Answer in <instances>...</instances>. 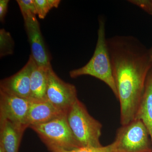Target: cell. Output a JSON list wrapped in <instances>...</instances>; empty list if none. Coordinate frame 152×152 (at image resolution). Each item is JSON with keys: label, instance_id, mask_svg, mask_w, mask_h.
<instances>
[{"label": "cell", "instance_id": "5b68a950", "mask_svg": "<svg viewBox=\"0 0 152 152\" xmlns=\"http://www.w3.org/2000/svg\"><path fill=\"white\" fill-rule=\"evenodd\" d=\"M117 152H152L149 132L142 121L134 120L117 131Z\"/></svg>", "mask_w": 152, "mask_h": 152}, {"label": "cell", "instance_id": "ffe728a7", "mask_svg": "<svg viewBox=\"0 0 152 152\" xmlns=\"http://www.w3.org/2000/svg\"><path fill=\"white\" fill-rule=\"evenodd\" d=\"M149 53L150 58L152 62V46L151 48L149 50Z\"/></svg>", "mask_w": 152, "mask_h": 152}, {"label": "cell", "instance_id": "3957f363", "mask_svg": "<svg viewBox=\"0 0 152 152\" xmlns=\"http://www.w3.org/2000/svg\"><path fill=\"white\" fill-rule=\"evenodd\" d=\"M67 118L71 130L81 146H103L100 140L102 124L90 115L78 99L68 110Z\"/></svg>", "mask_w": 152, "mask_h": 152}, {"label": "cell", "instance_id": "9c48e42d", "mask_svg": "<svg viewBox=\"0 0 152 152\" xmlns=\"http://www.w3.org/2000/svg\"><path fill=\"white\" fill-rule=\"evenodd\" d=\"M34 61L30 56L27 63L20 70L9 77L1 80L0 91L19 97L29 99L30 77Z\"/></svg>", "mask_w": 152, "mask_h": 152}, {"label": "cell", "instance_id": "e0dca14e", "mask_svg": "<svg viewBox=\"0 0 152 152\" xmlns=\"http://www.w3.org/2000/svg\"><path fill=\"white\" fill-rule=\"evenodd\" d=\"M23 18L31 15H37L34 0H17Z\"/></svg>", "mask_w": 152, "mask_h": 152}, {"label": "cell", "instance_id": "5bb4252c", "mask_svg": "<svg viewBox=\"0 0 152 152\" xmlns=\"http://www.w3.org/2000/svg\"><path fill=\"white\" fill-rule=\"evenodd\" d=\"M14 42L10 34L4 29L0 30V56L1 57L12 54Z\"/></svg>", "mask_w": 152, "mask_h": 152}, {"label": "cell", "instance_id": "52a82bcc", "mask_svg": "<svg viewBox=\"0 0 152 152\" xmlns=\"http://www.w3.org/2000/svg\"><path fill=\"white\" fill-rule=\"evenodd\" d=\"M30 104L29 99L19 97L0 91V121L8 120L27 129Z\"/></svg>", "mask_w": 152, "mask_h": 152}, {"label": "cell", "instance_id": "d6986e66", "mask_svg": "<svg viewBox=\"0 0 152 152\" xmlns=\"http://www.w3.org/2000/svg\"><path fill=\"white\" fill-rule=\"evenodd\" d=\"M9 0H1L0 1V20L4 22L5 18L7 12Z\"/></svg>", "mask_w": 152, "mask_h": 152}, {"label": "cell", "instance_id": "7a4b0ae2", "mask_svg": "<svg viewBox=\"0 0 152 152\" xmlns=\"http://www.w3.org/2000/svg\"><path fill=\"white\" fill-rule=\"evenodd\" d=\"M99 26L97 42L92 57L86 65L71 71L69 75L72 78L90 75L99 79L108 86L118 99V92L105 37V21L103 17L99 18Z\"/></svg>", "mask_w": 152, "mask_h": 152}, {"label": "cell", "instance_id": "277c9868", "mask_svg": "<svg viewBox=\"0 0 152 152\" xmlns=\"http://www.w3.org/2000/svg\"><path fill=\"white\" fill-rule=\"evenodd\" d=\"M37 134L49 149L72 150L81 147L68 124L67 114L41 124L29 127Z\"/></svg>", "mask_w": 152, "mask_h": 152}, {"label": "cell", "instance_id": "8fae6325", "mask_svg": "<svg viewBox=\"0 0 152 152\" xmlns=\"http://www.w3.org/2000/svg\"><path fill=\"white\" fill-rule=\"evenodd\" d=\"M26 129L8 120L0 121V145L6 152H18Z\"/></svg>", "mask_w": 152, "mask_h": 152}, {"label": "cell", "instance_id": "6da1fadb", "mask_svg": "<svg viewBox=\"0 0 152 152\" xmlns=\"http://www.w3.org/2000/svg\"><path fill=\"white\" fill-rule=\"evenodd\" d=\"M107 43L124 126L135 120L152 62L149 50L135 37L114 36Z\"/></svg>", "mask_w": 152, "mask_h": 152}, {"label": "cell", "instance_id": "9a60e30c", "mask_svg": "<svg viewBox=\"0 0 152 152\" xmlns=\"http://www.w3.org/2000/svg\"><path fill=\"white\" fill-rule=\"evenodd\" d=\"M50 151V152H117V148L115 142L114 141L108 145L99 148L81 147L72 150L54 149Z\"/></svg>", "mask_w": 152, "mask_h": 152}, {"label": "cell", "instance_id": "8992f818", "mask_svg": "<svg viewBox=\"0 0 152 152\" xmlns=\"http://www.w3.org/2000/svg\"><path fill=\"white\" fill-rule=\"evenodd\" d=\"M78 99L76 87L62 80L50 67L48 71L46 100L55 107L67 113Z\"/></svg>", "mask_w": 152, "mask_h": 152}, {"label": "cell", "instance_id": "30bf717a", "mask_svg": "<svg viewBox=\"0 0 152 152\" xmlns=\"http://www.w3.org/2000/svg\"><path fill=\"white\" fill-rule=\"evenodd\" d=\"M66 114L67 113L55 107L47 100H30L26 126L29 128L33 125L45 124Z\"/></svg>", "mask_w": 152, "mask_h": 152}, {"label": "cell", "instance_id": "44dd1931", "mask_svg": "<svg viewBox=\"0 0 152 152\" xmlns=\"http://www.w3.org/2000/svg\"><path fill=\"white\" fill-rule=\"evenodd\" d=\"M0 152H6L3 147L1 145H0Z\"/></svg>", "mask_w": 152, "mask_h": 152}, {"label": "cell", "instance_id": "ba28073f", "mask_svg": "<svg viewBox=\"0 0 152 152\" xmlns=\"http://www.w3.org/2000/svg\"><path fill=\"white\" fill-rule=\"evenodd\" d=\"M25 26L31 46V55L38 66L49 68L51 66L50 57L41 33L39 23L36 15L24 18Z\"/></svg>", "mask_w": 152, "mask_h": 152}, {"label": "cell", "instance_id": "4fadbf2b", "mask_svg": "<svg viewBox=\"0 0 152 152\" xmlns=\"http://www.w3.org/2000/svg\"><path fill=\"white\" fill-rule=\"evenodd\" d=\"M50 67L45 68L39 66L34 61V66L30 77V100H46V93L48 86V71Z\"/></svg>", "mask_w": 152, "mask_h": 152}, {"label": "cell", "instance_id": "ac0fdd59", "mask_svg": "<svg viewBox=\"0 0 152 152\" xmlns=\"http://www.w3.org/2000/svg\"><path fill=\"white\" fill-rule=\"evenodd\" d=\"M128 1L140 7L152 15V0H129Z\"/></svg>", "mask_w": 152, "mask_h": 152}, {"label": "cell", "instance_id": "2e32d148", "mask_svg": "<svg viewBox=\"0 0 152 152\" xmlns=\"http://www.w3.org/2000/svg\"><path fill=\"white\" fill-rule=\"evenodd\" d=\"M60 0H34L37 15L40 19H44L49 11L53 8H58Z\"/></svg>", "mask_w": 152, "mask_h": 152}, {"label": "cell", "instance_id": "7c38bea8", "mask_svg": "<svg viewBox=\"0 0 152 152\" xmlns=\"http://www.w3.org/2000/svg\"><path fill=\"white\" fill-rule=\"evenodd\" d=\"M135 120L142 121L149 132L152 144V68L146 80L145 91Z\"/></svg>", "mask_w": 152, "mask_h": 152}]
</instances>
